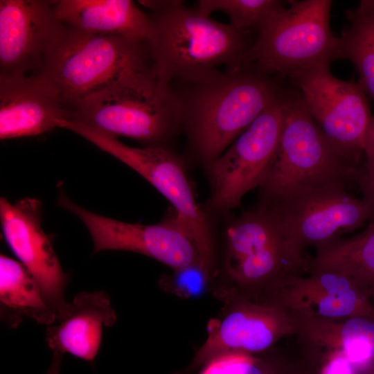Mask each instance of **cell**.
<instances>
[{
	"mask_svg": "<svg viewBox=\"0 0 374 374\" xmlns=\"http://www.w3.org/2000/svg\"><path fill=\"white\" fill-rule=\"evenodd\" d=\"M181 130L206 166L222 154L281 92L276 82L245 65L192 82H173Z\"/></svg>",
	"mask_w": 374,
	"mask_h": 374,
	"instance_id": "1",
	"label": "cell"
},
{
	"mask_svg": "<svg viewBox=\"0 0 374 374\" xmlns=\"http://www.w3.org/2000/svg\"><path fill=\"white\" fill-rule=\"evenodd\" d=\"M69 112L67 121L145 146H166L181 130L178 95L153 65L122 74L77 102Z\"/></svg>",
	"mask_w": 374,
	"mask_h": 374,
	"instance_id": "2",
	"label": "cell"
},
{
	"mask_svg": "<svg viewBox=\"0 0 374 374\" xmlns=\"http://www.w3.org/2000/svg\"><path fill=\"white\" fill-rule=\"evenodd\" d=\"M148 40L153 67L166 82H192L243 64L249 31L214 20L184 4L151 12Z\"/></svg>",
	"mask_w": 374,
	"mask_h": 374,
	"instance_id": "3",
	"label": "cell"
},
{
	"mask_svg": "<svg viewBox=\"0 0 374 374\" xmlns=\"http://www.w3.org/2000/svg\"><path fill=\"white\" fill-rule=\"evenodd\" d=\"M312 118L299 94L284 96L283 121L276 152L259 187L258 204L275 206L315 188L346 184L361 173Z\"/></svg>",
	"mask_w": 374,
	"mask_h": 374,
	"instance_id": "4",
	"label": "cell"
},
{
	"mask_svg": "<svg viewBox=\"0 0 374 374\" xmlns=\"http://www.w3.org/2000/svg\"><path fill=\"white\" fill-rule=\"evenodd\" d=\"M309 262L269 206L257 204L226 228L224 270L247 297L266 299L289 278L306 274Z\"/></svg>",
	"mask_w": 374,
	"mask_h": 374,
	"instance_id": "5",
	"label": "cell"
},
{
	"mask_svg": "<svg viewBox=\"0 0 374 374\" xmlns=\"http://www.w3.org/2000/svg\"><path fill=\"white\" fill-rule=\"evenodd\" d=\"M152 65L148 42L93 34L62 24L37 74L70 109L122 74Z\"/></svg>",
	"mask_w": 374,
	"mask_h": 374,
	"instance_id": "6",
	"label": "cell"
},
{
	"mask_svg": "<svg viewBox=\"0 0 374 374\" xmlns=\"http://www.w3.org/2000/svg\"><path fill=\"white\" fill-rule=\"evenodd\" d=\"M330 0L292 1L258 30L243 65L266 75H289L342 58L330 28Z\"/></svg>",
	"mask_w": 374,
	"mask_h": 374,
	"instance_id": "7",
	"label": "cell"
},
{
	"mask_svg": "<svg viewBox=\"0 0 374 374\" xmlns=\"http://www.w3.org/2000/svg\"><path fill=\"white\" fill-rule=\"evenodd\" d=\"M64 128L111 154L152 185L171 204L174 217L194 240L204 259L215 265L210 220L195 199L184 163L178 155L166 146L131 147L73 121L66 122Z\"/></svg>",
	"mask_w": 374,
	"mask_h": 374,
	"instance_id": "8",
	"label": "cell"
},
{
	"mask_svg": "<svg viewBox=\"0 0 374 374\" xmlns=\"http://www.w3.org/2000/svg\"><path fill=\"white\" fill-rule=\"evenodd\" d=\"M283 99L281 94L222 154L206 166L211 184V204L215 211L234 209L247 193L262 184L278 144Z\"/></svg>",
	"mask_w": 374,
	"mask_h": 374,
	"instance_id": "9",
	"label": "cell"
},
{
	"mask_svg": "<svg viewBox=\"0 0 374 374\" xmlns=\"http://www.w3.org/2000/svg\"><path fill=\"white\" fill-rule=\"evenodd\" d=\"M291 78L316 123L346 157L358 165L373 116L359 84L336 78L329 64L308 68Z\"/></svg>",
	"mask_w": 374,
	"mask_h": 374,
	"instance_id": "10",
	"label": "cell"
},
{
	"mask_svg": "<svg viewBox=\"0 0 374 374\" xmlns=\"http://www.w3.org/2000/svg\"><path fill=\"white\" fill-rule=\"evenodd\" d=\"M232 293L226 310L209 323L208 337L187 372L201 368L222 355L268 351L283 337L294 335V312L271 301L250 299L235 289Z\"/></svg>",
	"mask_w": 374,
	"mask_h": 374,
	"instance_id": "11",
	"label": "cell"
},
{
	"mask_svg": "<svg viewBox=\"0 0 374 374\" xmlns=\"http://www.w3.org/2000/svg\"><path fill=\"white\" fill-rule=\"evenodd\" d=\"M57 203L85 225L93 242V253L106 250L131 251L155 259L172 269L198 261L211 265L174 215L154 224L128 223L91 212L63 192L60 193Z\"/></svg>",
	"mask_w": 374,
	"mask_h": 374,
	"instance_id": "12",
	"label": "cell"
},
{
	"mask_svg": "<svg viewBox=\"0 0 374 374\" xmlns=\"http://www.w3.org/2000/svg\"><path fill=\"white\" fill-rule=\"evenodd\" d=\"M269 207L279 215L292 244L303 253L307 247L323 246L373 217L363 199L349 193L346 184L341 182L315 188Z\"/></svg>",
	"mask_w": 374,
	"mask_h": 374,
	"instance_id": "13",
	"label": "cell"
},
{
	"mask_svg": "<svg viewBox=\"0 0 374 374\" xmlns=\"http://www.w3.org/2000/svg\"><path fill=\"white\" fill-rule=\"evenodd\" d=\"M42 204L30 197L11 203L0 199V221L3 238L12 253L39 285L56 321L71 311L64 298L69 281L42 225Z\"/></svg>",
	"mask_w": 374,
	"mask_h": 374,
	"instance_id": "14",
	"label": "cell"
},
{
	"mask_svg": "<svg viewBox=\"0 0 374 374\" xmlns=\"http://www.w3.org/2000/svg\"><path fill=\"white\" fill-rule=\"evenodd\" d=\"M53 1H0V78L37 74L58 35Z\"/></svg>",
	"mask_w": 374,
	"mask_h": 374,
	"instance_id": "15",
	"label": "cell"
},
{
	"mask_svg": "<svg viewBox=\"0 0 374 374\" xmlns=\"http://www.w3.org/2000/svg\"><path fill=\"white\" fill-rule=\"evenodd\" d=\"M303 359L317 368L359 374L374 364V319L296 314Z\"/></svg>",
	"mask_w": 374,
	"mask_h": 374,
	"instance_id": "16",
	"label": "cell"
},
{
	"mask_svg": "<svg viewBox=\"0 0 374 374\" xmlns=\"http://www.w3.org/2000/svg\"><path fill=\"white\" fill-rule=\"evenodd\" d=\"M265 301L302 315L374 319L369 294L353 278L333 271L310 270L307 275L292 276Z\"/></svg>",
	"mask_w": 374,
	"mask_h": 374,
	"instance_id": "17",
	"label": "cell"
},
{
	"mask_svg": "<svg viewBox=\"0 0 374 374\" xmlns=\"http://www.w3.org/2000/svg\"><path fill=\"white\" fill-rule=\"evenodd\" d=\"M57 89L39 74L0 78V139L35 136L69 120Z\"/></svg>",
	"mask_w": 374,
	"mask_h": 374,
	"instance_id": "18",
	"label": "cell"
},
{
	"mask_svg": "<svg viewBox=\"0 0 374 374\" xmlns=\"http://www.w3.org/2000/svg\"><path fill=\"white\" fill-rule=\"evenodd\" d=\"M116 321L105 292H81L75 296L71 312L48 326L46 342L53 352L92 362L99 352L104 327L113 326Z\"/></svg>",
	"mask_w": 374,
	"mask_h": 374,
	"instance_id": "19",
	"label": "cell"
},
{
	"mask_svg": "<svg viewBox=\"0 0 374 374\" xmlns=\"http://www.w3.org/2000/svg\"><path fill=\"white\" fill-rule=\"evenodd\" d=\"M56 19L62 24L99 35L148 42L149 15L131 0L53 1Z\"/></svg>",
	"mask_w": 374,
	"mask_h": 374,
	"instance_id": "20",
	"label": "cell"
},
{
	"mask_svg": "<svg viewBox=\"0 0 374 374\" xmlns=\"http://www.w3.org/2000/svg\"><path fill=\"white\" fill-rule=\"evenodd\" d=\"M366 229L350 238L341 237L317 249L310 270L344 274L359 283L374 303V216Z\"/></svg>",
	"mask_w": 374,
	"mask_h": 374,
	"instance_id": "21",
	"label": "cell"
},
{
	"mask_svg": "<svg viewBox=\"0 0 374 374\" xmlns=\"http://www.w3.org/2000/svg\"><path fill=\"white\" fill-rule=\"evenodd\" d=\"M0 301L1 315L12 326L22 316L47 326L56 321L42 289L27 269L20 262L3 254L0 256Z\"/></svg>",
	"mask_w": 374,
	"mask_h": 374,
	"instance_id": "22",
	"label": "cell"
},
{
	"mask_svg": "<svg viewBox=\"0 0 374 374\" xmlns=\"http://www.w3.org/2000/svg\"><path fill=\"white\" fill-rule=\"evenodd\" d=\"M348 26L339 37L342 58L350 60L359 84L374 102V0H362L346 13Z\"/></svg>",
	"mask_w": 374,
	"mask_h": 374,
	"instance_id": "23",
	"label": "cell"
},
{
	"mask_svg": "<svg viewBox=\"0 0 374 374\" xmlns=\"http://www.w3.org/2000/svg\"><path fill=\"white\" fill-rule=\"evenodd\" d=\"M283 3L278 0H199L197 9L210 16L213 12L226 13L235 28L249 31L258 30Z\"/></svg>",
	"mask_w": 374,
	"mask_h": 374,
	"instance_id": "24",
	"label": "cell"
},
{
	"mask_svg": "<svg viewBox=\"0 0 374 374\" xmlns=\"http://www.w3.org/2000/svg\"><path fill=\"white\" fill-rule=\"evenodd\" d=\"M290 360L268 350L258 354L233 353L218 356L199 374H285Z\"/></svg>",
	"mask_w": 374,
	"mask_h": 374,
	"instance_id": "25",
	"label": "cell"
},
{
	"mask_svg": "<svg viewBox=\"0 0 374 374\" xmlns=\"http://www.w3.org/2000/svg\"><path fill=\"white\" fill-rule=\"evenodd\" d=\"M215 271V267L198 261L172 269L159 280L165 291L183 299L195 298L205 292Z\"/></svg>",
	"mask_w": 374,
	"mask_h": 374,
	"instance_id": "26",
	"label": "cell"
},
{
	"mask_svg": "<svg viewBox=\"0 0 374 374\" xmlns=\"http://www.w3.org/2000/svg\"><path fill=\"white\" fill-rule=\"evenodd\" d=\"M363 153L365 164L362 174L368 179H374V116L365 135Z\"/></svg>",
	"mask_w": 374,
	"mask_h": 374,
	"instance_id": "27",
	"label": "cell"
},
{
	"mask_svg": "<svg viewBox=\"0 0 374 374\" xmlns=\"http://www.w3.org/2000/svg\"><path fill=\"white\" fill-rule=\"evenodd\" d=\"M138 2L152 12L166 11L184 4V1L181 0H142Z\"/></svg>",
	"mask_w": 374,
	"mask_h": 374,
	"instance_id": "28",
	"label": "cell"
},
{
	"mask_svg": "<svg viewBox=\"0 0 374 374\" xmlns=\"http://www.w3.org/2000/svg\"><path fill=\"white\" fill-rule=\"evenodd\" d=\"M357 181L360 186L363 200L370 208L373 217L374 216V179H368L361 174Z\"/></svg>",
	"mask_w": 374,
	"mask_h": 374,
	"instance_id": "29",
	"label": "cell"
},
{
	"mask_svg": "<svg viewBox=\"0 0 374 374\" xmlns=\"http://www.w3.org/2000/svg\"><path fill=\"white\" fill-rule=\"evenodd\" d=\"M285 374H320L317 368L304 359L290 360Z\"/></svg>",
	"mask_w": 374,
	"mask_h": 374,
	"instance_id": "30",
	"label": "cell"
},
{
	"mask_svg": "<svg viewBox=\"0 0 374 374\" xmlns=\"http://www.w3.org/2000/svg\"><path fill=\"white\" fill-rule=\"evenodd\" d=\"M62 355L57 352H53L51 365L45 374H60Z\"/></svg>",
	"mask_w": 374,
	"mask_h": 374,
	"instance_id": "31",
	"label": "cell"
},
{
	"mask_svg": "<svg viewBox=\"0 0 374 374\" xmlns=\"http://www.w3.org/2000/svg\"><path fill=\"white\" fill-rule=\"evenodd\" d=\"M359 374H374V364Z\"/></svg>",
	"mask_w": 374,
	"mask_h": 374,
	"instance_id": "32",
	"label": "cell"
}]
</instances>
